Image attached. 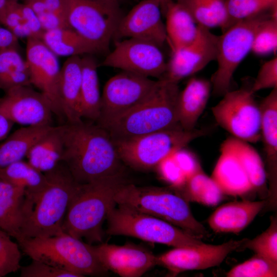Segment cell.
I'll list each match as a JSON object with an SVG mask.
<instances>
[{
    "mask_svg": "<svg viewBox=\"0 0 277 277\" xmlns=\"http://www.w3.org/2000/svg\"><path fill=\"white\" fill-rule=\"evenodd\" d=\"M207 130H185L180 126L135 137L113 140L120 159L133 168L148 170L156 166Z\"/></svg>",
    "mask_w": 277,
    "mask_h": 277,
    "instance_id": "8",
    "label": "cell"
},
{
    "mask_svg": "<svg viewBox=\"0 0 277 277\" xmlns=\"http://www.w3.org/2000/svg\"><path fill=\"white\" fill-rule=\"evenodd\" d=\"M0 179L25 190V197H32L38 193L46 182L44 173L23 160L0 168Z\"/></svg>",
    "mask_w": 277,
    "mask_h": 277,
    "instance_id": "33",
    "label": "cell"
},
{
    "mask_svg": "<svg viewBox=\"0 0 277 277\" xmlns=\"http://www.w3.org/2000/svg\"><path fill=\"white\" fill-rule=\"evenodd\" d=\"M14 0H0V24H2L10 3ZM17 1V0H16Z\"/></svg>",
    "mask_w": 277,
    "mask_h": 277,
    "instance_id": "48",
    "label": "cell"
},
{
    "mask_svg": "<svg viewBox=\"0 0 277 277\" xmlns=\"http://www.w3.org/2000/svg\"><path fill=\"white\" fill-rule=\"evenodd\" d=\"M224 141L238 157L253 189H264L266 186L267 175L258 151L249 143L233 136Z\"/></svg>",
    "mask_w": 277,
    "mask_h": 277,
    "instance_id": "35",
    "label": "cell"
},
{
    "mask_svg": "<svg viewBox=\"0 0 277 277\" xmlns=\"http://www.w3.org/2000/svg\"><path fill=\"white\" fill-rule=\"evenodd\" d=\"M127 182L123 173L80 184L67 210L63 232L89 244L101 243L103 223L116 205L115 194Z\"/></svg>",
    "mask_w": 277,
    "mask_h": 277,
    "instance_id": "3",
    "label": "cell"
},
{
    "mask_svg": "<svg viewBox=\"0 0 277 277\" xmlns=\"http://www.w3.org/2000/svg\"><path fill=\"white\" fill-rule=\"evenodd\" d=\"M2 25L19 38H41L44 32L37 16L27 4L13 1L10 4Z\"/></svg>",
    "mask_w": 277,
    "mask_h": 277,
    "instance_id": "31",
    "label": "cell"
},
{
    "mask_svg": "<svg viewBox=\"0 0 277 277\" xmlns=\"http://www.w3.org/2000/svg\"><path fill=\"white\" fill-rule=\"evenodd\" d=\"M24 189L0 179V229L16 239L23 237L21 233Z\"/></svg>",
    "mask_w": 277,
    "mask_h": 277,
    "instance_id": "27",
    "label": "cell"
},
{
    "mask_svg": "<svg viewBox=\"0 0 277 277\" xmlns=\"http://www.w3.org/2000/svg\"><path fill=\"white\" fill-rule=\"evenodd\" d=\"M220 152L211 177L224 194L242 196L254 190L238 157L225 141Z\"/></svg>",
    "mask_w": 277,
    "mask_h": 277,
    "instance_id": "21",
    "label": "cell"
},
{
    "mask_svg": "<svg viewBox=\"0 0 277 277\" xmlns=\"http://www.w3.org/2000/svg\"><path fill=\"white\" fill-rule=\"evenodd\" d=\"M172 156L186 179L202 169L196 155L185 147L176 151Z\"/></svg>",
    "mask_w": 277,
    "mask_h": 277,
    "instance_id": "45",
    "label": "cell"
},
{
    "mask_svg": "<svg viewBox=\"0 0 277 277\" xmlns=\"http://www.w3.org/2000/svg\"><path fill=\"white\" fill-rule=\"evenodd\" d=\"M172 154L163 160L156 168L160 176L170 184L171 187L179 188L185 183L187 179Z\"/></svg>",
    "mask_w": 277,
    "mask_h": 277,
    "instance_id": "44",
    "label": "cell"
},
{
    "mask_svg": "<svg viewBox=\"0 0 277 277\" xmlns=\"http://www.w3.org/2000/svg\"><path fill=\"white\" fill-rule=\"evenodd\" d=\"M46 182L35 195L24 197L21 233L23 238H47L63 232L64 217L81 184L62 162L44 173Z\"/></svg>",
    "mask_w": 277,
    "mask_h": 277,
    "instance_id": "2",
    "label": "cell"
},
{
    "mask_svg": "<svg viewBox=\"0 0 277 277\" xmlns=\"http://www.w3.org/2000/svg\"><path fill=\"white\" fill-rule=\"evenodd\" d=\"M228 277H276L277 263L255 254L233 267L226 273Z\"/></svg>",
    "mask_w": 277,
    "mask_h": 277,
    "instance_id": "37",
    "label": "cell"
},
{
    "mask_svg": "<svg viewBox=\"0 0 277 277\" xmlns=\"http://www.w3.org/2000/svg\"><path fill=\"white\" fill-rule=\"evenodd\" d=\"M212 85L210 81L191 78L179 94L177 103L180 126L185 130L194 129L209 98Z\"/></svg>",
    "mask_w": 277,
    "mask_h": 277,
    "instance_id": "23",
    "label": "cell"
},
{
    "mask_svg": "<svg viewBox=\"0 0 277 277\" xmlns=\"http://www.w3.org/2000/svg\"><path fill=\"white\" fill-rule=\"evenodd\" d=\"M54 126L51 125L25 126L0 144V168L23 160L34 144Z\"/></svg>",
    "mask_w": 277,
    "mask_h": 277,
    "instance_id": "26",
    "label": "cell"
},
{
    "mask_svg": "<svg viewBox=\"0 0 277 277\" xmlns=\"http://www.w3.org/2000/svg\"><path fill=\"white\" fill-rule=\"evenodd\" d=\"M167 64L160 47L146 41L128 38L116 41L114 49L98 66L159 79L164 75Z\"/></svg>",
    "mask_w": 277,
    "mask_h": 277,
    "instance_id": "13",
    "label": "cell"
},
{
    "mask_svg": "<svg viewBox=\"0 0 277 277\" xmlns=\"http://www.w3.org/2000/svg\"><path fill=\"white\" fill-rule=\"evenodd\" d=\"M99 261L108 270L122 277H139L156 265V255L150 251L132 244H90Z\"/></svg>",
    "mask_w": 277,
    "mask_h": 277,
    "instance_id": "19",
    "label": "cell"
},
{
    "mask_svg": "<svg viewBox=\"0 0 277 277\" xmlns=\"http://www.w3.org/2000/svg\"><path fill=\"white\" fill-rule=\"evenodd\" d=\"M157 82L125 71L111 77L104 87L97 124L103 127L137 105L151 93Z\"/></svg>",
    "mask_w": 277,
    "mask_h": 277,
    "instance_id": "12",
    "label": "cell"
},
{
    "mask_svg": "<svg viewBox=\"0 0 277 277\" xmlns=\"http://www.w3.org/2000/svg\"><path fill=\"white\" fill-rule=\"evenodd\" d=\"M63 162L76 182L83 184L123 174L122 161L108 132L81 121L62 125Z\"/></svg>",
    "mask_w": 277,
    "mask_h": 277,
    "instance_id": "1",
    "label": "cell"
},
{
    "mask_svg": "<svg viewBox=\"0 0 277 277\" xmlns=\"http://www.w3.org/2000/svg\"><path fill=\"white\" fill-rule=\"evenodd\" d=\"M0 111L14 123L24 126L51 125L53 113L47 97L30 86L6 91L0 98Z\"/></svg>",
    "mask_w": 277,
    "mask_h": 277,
    "instance_id": "16",
    "label": "cell"
},
{
    "mask_svg": "<svg viewBox=\"0 0 277 277\" xmlns=\"http://www.w3.org/2000/svg\"><path fill=\"white\" fill-rule=\"evenodd\" d=\"M14 123L0 111V142L8 135Z\"/></svg>",
    "mask_w": 277,
    "mask_h": 277,
    "instance_id": "47",
    "label": "cell"
},
{
    "mask_svg": "<svg viewBox=\"0 0 277 277\" xmlns=\"http://www.w3.org/2000/svg\"><path fill=\"white\" fill-rule=\"evenodd\" d=\"M162 11L161 0L141 1L122 16L114 38L139 39L162 47L167 38Z\"/></svg>",
    "mask_w": 277,
    "mask_h": 277,
    "instance_id": "17",
    "label": "cell"
},
{
    "mask_svg": "<svg viewBox=\"0 0 277 277\" xmlns=\"http://www.w3.org/2000/svg\"><path fill=\"white\" fill-rule=\"evenodd\" d=\"M63 152L62 125L54 126L34 144L26 157L32 166L45 173L62 162Z\"/></svg>",
    "mask_w": 277,
    "mask_h": 277,
    "instance_id": "29",
    "label": "cell"
},
{
    "mask_svg": "<svg viewBox=\"0 0 277 277\" xmlns=\"http://www.w3.org/2000/svg\"><path fill=\"white\" fill-rule=\"evenodd\" d=\"M70 28L91 44L98 52L107 51L123 15L112 0H66Z\"/></svg>",
    "mask_w": 277,
    "mask_h": 277,
    "instance_id": "9",
    "label": "cell"
},
{
    "mask_svg": "<svg viewBox=\"0 0 277 277\" xmlns=\"http://www.w3.org/2000/svg\"><path fill=\"white\" fill-rule=\"evenodd\" d=\"M277 49V19L270 16L260 24L255 33L251 52L257 55L275 53Z\"/></svg>",
    "mask_w": 277,
    "mask_h": 277,
    "instance_id": "39",
    "label": "cell"
},
{
    "mask_svg": "<svg viewBox=\"0 0 277 277\" xmlns=\"http://www.w3.org/2000/svg\"><path fill=\"white\" fill-rule=\"evenodd\" d=\"M41 39L56 56L70 57L98 53L94 46L69 28L44 31Z\"/></svg>",
    "mask_w": 277,
    "mask_h": 277,
    "instance_id": "30",
    "label": "cell"
},
{
    "mask_svg": "<svg viewBox=\"0 0 277 277\" xmlns=\"http://www.w3.org/2000/svg\"><path fill=\"white\" fill-rule=\"evenodd\" d=\"M114 201L116 204L163 220L201 239L208 236L193 216L188 202L170 186L142 187L127 182L117 190Z\"/></svg>",
    "mask_w": 277,
    "mask_h": 277,
    "instance_id": "5",
    "label": "cell"
},
{
    "mask_svg": "<svg viewBox=\"0 0 277 277\" xmlns=\"http://www.w3.org/2000/svg\"><path fill=\"white\" fill-rule=\"evenodd\" d=\"M31 85L51 103L53 113L62 116L58 104L57 87L61 67L56 56L38 38L27 39L26 59Z\"/></svg>",
    "mask_w": 277,
    "mask_h": 277,
    "instance_id": "18",
    "label": "cell"
},
{
    "mask_svg": "<svg viewBox=\"0 0 277 277\" xmlns=\"http://www.w3.org/2000/svg\"><path fill=\"white\" fill-rule=\"evenodd\" d=\"M21 256L18 244L13 242L8 233L0 229V277L19 270Z\"/></svg>",
    "mask_w": 277,
    "mask_h": 277,
    "instance_id": "40",
    "label": "cell"
},
{
    "mask_svg": "<svg viewBox=\"0 0 277 277\" xmlns=\"http://www.w3.org/2000/svg\"><path fill=\"white\" fill-rule=\"evenodd\" d=\"M211 111L217 123L233 137L249 143L261 140V112L250 88L229 90Z\"/></svg>",
    "mask_w": 277,
    "mask_h": 277,
    "instance_id": "11",
    "label": "cell"
},
{
    "mask_svg": "<svg viewBox=\"0 0 277 277\" xmlns=\"http://www.w3.org/2000/svg\"><path fill=\"white\" fill-rule=\"evenodd\" d=\"M81 56L68 57L60 70L57 87V101L62 115L68 123L82 120L80 113Z\"/></svg>",
    "mask_w": 277,
    "mask_h": 277,
    "instance_id": "20",
    "label": "cell"
},
{
    "mask_svg": "<svg viewBox=\"0 0 277 277\" xmlns=\"http://www.w3.org/2000/svg\"><path fill=\"white\" fill-rule=\"evenodd\" d=\"M267 203L266 200H244L223 204L209 216L208 224L216 233H239L252 222Z\"/></svg>",
    "mask_w": 277,
    "mask_h": 277,
    "instance_id": "22",
    "label": "cell"
},
{
    "mask_svg": "<svg viewBox=\"0 0 277 277\" xmlns=\"http://www.w3.org/2000/svg\"><path fill=\"white\" fill-rule=\"evenodd\" d=\"M268 88H277L276 56L261 66L250 90L254 94L259 91Z\"/></svg>",
    "mask_w": 277,
    "mask_h": 277,
    "instance_id": "43",
    "label": "cell"
},
{
    "mask_svg": "<svg viewBox=\"0 0 277 277\" xmlns=\"http://www.w3.org/2000/svg\"><path fill=\"white\" fill-rule=\"evenodd\" d=\"M17 1H18V0H17ZM22 1H25V2H26L29 1L30 0H22Z\"/></svg>",
    "mask_w": 277,
    "mask_h": 277,
    "instance_id": "50",
    "label": "cell"
},
{
    "mask_svg": "<svg viewBox=\"0 0 277 277\" xmlns=\"http://www.w3.org/2000/svg\"><path fill=\"white\" fill-rule=\"evenodd\" d=\"M81 61V115L82 119L96 122L100 115L102 99L97 74L98 64L92 54L82 56Z\"/></svg>",
    "mask_w": 277,
    "mask_h": 277,
    "instance_id": "28",
    "label": "cell"
},
{
    "mask_svg": "<svg viewBox=\"0 0 277 277\" xmlns=\"http://www.w3.org/2000/svg\"><path fill=\"white\" fill-rule=\"evenodd\" d=\"M31 85L28 65L18 48H9L0 52V89L6 92Z\"/></svg>",
    "mask_w": 277,
    "mask_h": 277,
    "instance_id": "34",
    "label": "cell"
},
{
    "mask_svg": "<svg viewBox=\"0 0 277 277\" xmlns=\"http://www.w3.org/2000/svg\"><path fill=\"white\" fill-rule=\"evenodd\" d=\"M173 188L188 202L207 206L217 205L224 195L217 184L202 169L187 178L181 187Z\"/></svg>",
    "mask_w": 277,
    "mask_h": 277,
    "instance_id": "32",
    "label": "cell"
},
{
    "mask_svg": "<svg viewBox=\"0 0 277 277\" xmlns=\"http://www.w3.org/2000/svg\"><path fill=\"white\" fill-rule=\"evenodd\" d=\"M246 240H231L219 245L203 243L189 247H174L156 256V265L167 268L173 275L218 266L230 253L242 248Z\"/></svg>",
    "mask_w": 277,
    "mask_h": 277,
    "instance_id": "14",
    "label": "cell"
},
{
    "mask_svg": "<svg viewBox=\"0 0 277 277\" xmlns=\"http://www.w3.org/2000/svg\"><path fill=\"white\" fill-rule=\"evenodd\" d=\"M21 277H80L69 271L32 260L28 265L21 266Z\"/></svg>",
    "mask_w": 277,
    "mask_h": 277,
    "instance_id": "42",
    "label": "cell"
},
{
    "mask_svg": "<svg viewBox=\"0 0 277 277\" xmlns=\"http://www.w3.org/2000/svg\"><path fill=\"white\" fill-rule=\"evenodd\" d=\"M17 242L32 260L71 271L80 277L102 276L108 271L92 250L90 244L65 232L47 238H25Z\"/></svg>",
    "mask_w": 277,
    "mask_h": 277,
    "instance_id": "6",
    "label": "cell"
},
{
    "mask_svg": "<svg viewBox=\"0 0 277 277\" xmlns=\"http://www.w3.org/2000/svg\"><path fill=\"white\" fill-rule=\"evenodd\" d=\"M219 35L200 26L198 34L189 44L172 51L162 77L179 83L215 61Z\"/></svg>",
    "mask_w": 277,
    "mask_h": 277,
    "instance_id": "15",
    "label": "cell"
},
{
    "mask_svg": "<svg viewBox=\"0 0 277 277\" xmlns=\"http://www.w3.org/2000/svg\"><path fill=\"white\" fill-rule=\"evenodd\" d=\"M180 91L178 83L159 78L144 100L102 127L113 140H117L180 127L177 108Z\"/></svg>",
    "mask_w": 277,
    "mask_h": 277,
    "instance_id": "4",
    "label": "cell"
},
{
    "mask_svg": "<svg viewBox=\"0 0 277 277\" xmlns=\"http://www.w3.org/2000/svg\"><path fill=\"white\" fill-rule=\"evenodd\" d=\"M112 1H115V2H117L119 3H120L121 2H122L123 0H112Z\"/></svg>",
    "mask_w": 277,
    "mask_h": 277,
    "instance_id": "49",
    "label": "cell"
},
{
    "mask_svg": "<svg viewBox=\"0 0 277 277\" xmlns=\"http://www.w3.org/2000/svg\"><path fill=\"white\" fill-rule=\"evenodd\" d=\"M258 255L277 263V222L273 218L269 226L254 238L246 239L243 246Z\"/></svg>",
    "mask_w": 277,
    "mask_h": 277,
    "instance_id": "38",
    "label": "cell"
},
{
    "mask_svg": "<svg viewBox=\"0 0 277 277\" xmlns=\"http://www.w3.org/2000/svg\"><path fill=\"white\" fill-rule=\"evenodd\" d=\"M226 4L232 26L238 22L271 11L277 6V0H226Z\"/></svg>",
    "mask_w": 277,
    "mask_h": 277,
    "instance_id": "36",
    "label": "cell"
},
{
    "mask_svg": "<svg viewBox=\"0 0 277 277\" xmlns=\"http://www.w3.org/2000/svg\"><path fill=\"white\" fill-rule=\"evenodd\" d=\"M18 38L0 24V52L12 48H18Z\"/></svg>",
    "mask_w": 277,
    "mask_h": 277,
    "instance_id": "46",
    "label": "cell"
},
{
    "mask_svg": "<svg viewBox=\"0 0 277 277\" xmlns=\"http://www.w3.org/2000/svg\"><path fill=\"white\" fill-rule=\"evenodd\" d=\"M270 12L238 22L219 35L215 61L217 66L212 75V92L223 96L230 90L234 73L239 65L251 52L256 29Z\"/></svg>",
    "mask_w": 277,
    "mask_h": 277,
    "instance_id": "10",
    "label": "cell"
},
{
    "mask_svg": "<svg viewBox=\"0 0 277 277\" xmlns=\"http://www.w3.org/2000/svg\"><path fill=\"white\" fill-rule=\"evenodd\" d=\"M116 205L107 215V234L129 236L174 247H189L203 243L201 238L163 220L124 205Z\"/></svg>",
    "mask_w": 277,
    "mask_h": 277,
    "instance_id": "7",
    "label": "cell"
},
{
    "mask_svg": "<svg viewBox=\"0 0 277 277\" xmlns=\"http://www.w3.org/2000/svg\"><path fill=\"white\" fill-rule=\"evenodd\" d=\"M188 10L198 25L209 29L218 27L208 0H175Z\"/></svg>",
    "mask_w": 277,
    "mask_h": 277,
    "instance_id": "41",
    "label": "cell"
},
{
    "mask_svg": "<svg viewBox=\"0 0 277 277\" xmlns=\"http://www.w3.org/2000/svg\"><path fill=\"white\" fill-rule=\"evenodd\" d=\"M164 10L167 42L172 51L192 42L197 36L200 26L188 10L175 0H161Z\"/></svg>",
    "mask_w": 277,
    "mask_h": 277,
    "instance_id": "24",
    "label": "cell"
},
{
    "mask_svg": "<svg viewBox=\"0 0 277 277\" xmlns=\"http://www.w3.org/2000/svg\"><path fill=\"white\" fill-rule=\"evenodd\" d=\"M261 112V135L271 186L276 180L277 88L272 89L259 104Z\"/></svg>",
    "mask_w": 277,
    "mask_h": 277,
    "instance_id": "25",
    "label": "cell"
}]
</instances>
